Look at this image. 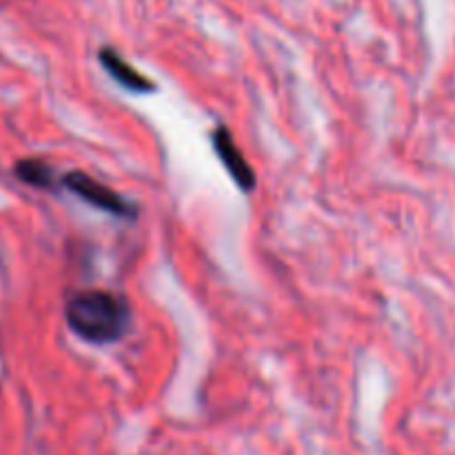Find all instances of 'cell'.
Segmentation results:
<instances>
[{"label":"cell","mask_w":455,"mask_h":455,"mask_svg":"<svg viewBox=\"0 0 455 455\" xmlns=\"http://www.w3.org/2000/svg\"><path fill=\"white\" fill-rule=\"evenodd\" d=\"M65 320L71 331L89 345H114L132 327V307L107 289H83L67 298Z\"/></svg>","instance_id":"1"},{"label":"cell","mask_w":455,"mask_h":455,"mask_svg":"<svg viewBox=\"0 0 455 455\" xmlns=\"http://www.w3.org/2000/svg\"><path fill=\"white\" fill-rule=\"evenodd\" d=\"M212 145L216 156L220 158L222 167L227 169L231 180L238 185V189H243L244 194L256 189V173H253L251 164L247 163V158H244V154L240 151V147L235 145L231 129L225 127V124H218L212 133Z\"/></svg>","instance_id":"3"},{"label":"cell","mask_w":455,"mask_h":455,"mask_svg":"<svg viewBox=\"0 0 455 455\" xmlns=\"http://www.w3.org/2000/svg\"><path fill=\"white\" fill-rule=\"evenodd\" d=\"M60 182L76 196V198L84 200L89 207L98 209V212L111 213V216L116 218H129V220L136 218L138 209L132 200L120 196L118 191H114L111 187L98 182L96 178H92L89 173L69 172L60 178Z\"/></svg>","instance_id":"2"},{"label":"cell","mask_w":455,"mask_h":455,"mask_svg":"<svg viewBox=\"0 0 455 455\" xmlns=\"http://www.w3.org/2000/svg\"><path fill=\"white\" fill-rule=\"evenodd\" d=\"M98 58H100V65L105 67L107 74H109L111 78L120 84V87L127 89V92H133V93L156 92V84L151 83L147 76H142L140 71L133 69V67L129 65V62L124 60L118 52H114L111 47L100 49Z\"/></svg>","instance_id":"4"},{"label":"cell","mask_w":455,"mask_h":455,"mask_svg":"<svg viewBox=\"0 0 455 455\" xmlns=\"http://www.w3.org/2000/svg\"><path fill=\"white\" fill-rule=\"evenodd\" d=\"M13 173L25 185L36 187V189H56L58 176L52 164L43 158H22L18 160Z\"/></svg>","instance_id":"5"}]
</instances>
